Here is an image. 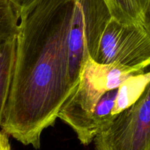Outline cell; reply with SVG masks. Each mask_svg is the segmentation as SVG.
Returning a JSON list of instances; mask_svg holds the SVG:
<instances>
[{
  "label": "cell",
  "instance_id": "3",
  "mask_svg": "<svg viewBox=\"0 0 150 150\" xmlns=\"http://www.w3.org/2000/svg\"><path fill=\"white\" fill-rule=\"evenodd\" d=\"M111 18L105 0H76L68 36L71 94L85 62L89 57L96 60L103 34Z\"/></svg>",
  "mask_w": 150,
  "mask_h": 150
},
{
  "label": "cell",
  "instance_id": "5",
  "mask_svg": "<svg viewBox=\"0 0 150 150\" xmlns=\"http://www.w3.org/2000/svg\"><path fill=\"white\" fill-rule=\"evenodd\" d=\"M95 61L146 70L150 66V37L143 24L111 18L103 34Z\"/></svg>",
  "mask_w": 150,
  "mask_h": 150
},
{
  "label": "cell",
  "instance_id": "4",
  "mask_svg": "<svg viewBox=\"0 0 150 150\" xmlns=\"http://www.w3.org/2000/svg\"><path fill=\"white\" fill-rule=\"evenodd\" d=\"M96 150H150V82L94 139Z\"/></svg>",
  "mask_w": 150,
  "mask_h": 150
},
{
  "label": "cell",
  "instance_id": "1",
  "mask_svg": "<svg viewBox=\"0 0 150 150\" xmlns=\"http://www.w3.org/2000/svg\"><path fill=\"white\" fill-rule=\"evenodd\" d=\"M76 0H42L21 18L17 53L0 127L23 145L40 148L71 94L68 36Z\"/></svg>",
  "mask_w": 150,
  "mask_h": 150
},
{
  "label": "cell",
  "instance_id": "9",
  "mask_svg": "<svg viewBox=\"0 0 150 150\" xmlns=\"http://www.w3.org/2000/svg\"><path fill=\"white\" fill-rule=\"evenodd\" d=\"M42 0H11L12 2L20 10L21 16L38 5Z\"/></svg>",
  "mask_w": 150,
  "mask_h": 150
},
{
  "label": "cell",
  "instance_id": "6",
  "mask_svg": "<svg viewBox=\"0 0 150 150\" xmlns=\"http://www.w3.org/2000/svg\"><path fill=\"white\" fill-rule=\"evenodd\" d=\"M18 36L0 40V113L8 99L16 63Z\"/></svg>",
  "mask_w": 150,
  "mask_h": 150
},
{
  "label": "cell",
  "instance_id": "2",
  "mask_svg": "<svg viewBox=\"0 0 150 150\" xmlns=\"http://www.w3.org/2000/svg\"><path fill=\"white\" fill-rule=\"evenodd\" d=\"M145 70L117 63L101 64L89 57L82 67L79 83L63 103L58 118L79 137L101 98L108 91L118 88L130 76Z\"/></svg>",
  "mask_w": 150,
  "mask_h": 150
},
{
  "label": "cell",
  "instance_id": "7",
  "mask_svg": "<svg viewBox=\"0 0 150 150\" xmlns=\"http://www.w3.org/2000/svg\"><path fill=\"white\" fill-rule=\"evenodd\" d=\"M150 82V71L135 75L125 81L119 86V93L113 110L116 116L134 103Z\"/></svg>",
  "mask_w": 150,
  "mask_h": 150
},
{
  "label": "cell",
  "instance_id": "11",
  "mask_svg": "<svg viewBox=\"0 0 150 150\" xmlns=\"http://www.w3.org/2000/svg\"><path fill=\"white\" fill-rule=\"evenodd\" d=\"M9 135L1 129L0 132V150H11L10 141H9Z\"/></svg>",
  "mask_w": 150,
  "mask_h": 150
},
{
  "label": "cell",
  "instance_id": "10",
  "mask_svg": "<svg viewBox=\"0 0 150 150\" xmlns=\"http://www.w3.org/2000/svg\"><path fill=\"white\" fill-rule=\"evenodd\" d=\"M142 23L150 37V0H149L147 6H146L143 13V16H142Z\"/></svg>",
  "mask_w": 150,
  "mask_h": 150
},
{
  "label": "cell",
  "instance_id": "8",
  "mask_svg": "<svg viewBox=\"0 0 150 150\" xmlns=\"http://www.w3.org/2000/svg\"><path fill=\"white\" fill-rule=\"evenodd\" d=\"M112 18L122 22L142 23L149 0H105Z\"/></svg>",
  "mask_w": 150,
  "mask_h": 150
}]
</instances>
